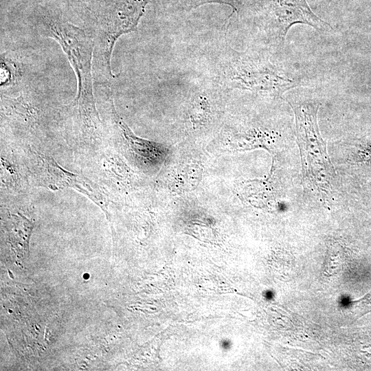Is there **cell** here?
I'll use <instances>...</instances> for the list:
<instances>
[{
    "label": "cell",
    "instance_id": "cell-4",
    "mask_svg": "<svg viewBox=\"0 0 371 371\" xmlns=\"http://www.w3.org/2000/svg\"><path fill=\"white\" fill-rule=\"evenodd\" d=\"M273 20L271 35L278 44L284 43L289 29L295 24L308 25L321 32L332 30L311 10L306 0H272Z\"/></svg>",
    "mask_w": 371,
    "mask_h": 371
},
{
    "label": "cell",
    "instance_id": "cell-2",
    "mask_svg": "<svg viewBox=\"0 0 371 371\" xmlns=\"http://www.w3.org/2000/svg\"><path fill=\"white\" fill-rule=\"evenodd\" d=\"M149 0H88L86 31L93 43V75L106 85L113 78L111 58L122 35L134 31Z\"/></svg>",
    "mask_w": 371,
    "mask_h": 371
},
{
    "label": "cell",
    "instance_id": "cell-6",
    "mask_svg": "<svg viewBox=\"0 0 371 371\" xmlns=\"http://www.w3.org/2000/svg\"><path fill=\"white\" fill-rule=\"evenodd\" d=\"M110 104L113 119L135 155L139 160L148 164L157 165L164 163L168 156L169 149L161 144L135 135L127 124L117 115L111 98Z\"/></svg>",
    "mask_w": 371,
    "mask_h": 371
},
{
    "label": "cell",
    "instance_id": "cell-1",
    "mask_svg": "<svg viewBox=\"0 0 371 371\" xmlns=\"http://www.w3.org/2000/svg\"><path fill=\"white\" fill-rule=\"evenodd\" d=\"M36 26L41 34L58 43L67 56L78 82L74 115L85 133L97 134L101 122L93 94L94 43L91 36L86 30L71 24L58 14L39 15Z\"/></svg>",
    "mask_w": 371,
    "mask_h": 371
},
{
    "label": "cell",
    "instance_id": "cell-5",
    "mask_svg": "<svg viewBox=\"0 0 371 371\" xmlns=\"http://www.w3.org/2000/svg\"><path fill=\"white\" fill-rule=\"evenodd\" d=\"M39 158L45 168L48 186L51 189H74L89 197L108 216V200L97 186L82 176L63 169L49 157L40 155Z\"/></svg>",
    "mask_w": 371,
    "mask_h": 371
},
{
    "label": "cell",
    "instance_id": "cell-3",
    "mask_svg": "<svg viewBox=\"0 0 371 371\" xmlns=\"http://www.w3.org/2000/svg\"><path fill=\"white\" fill-rule=\"evenodd\" d=\"M287 102L295 115L303 179L326 187L335 170L319 131L317 116L321 103L312 98L287 99Z\"/></svg>",
    "mask_w": 371,
    "mask_h": 371
}]
</instances>
